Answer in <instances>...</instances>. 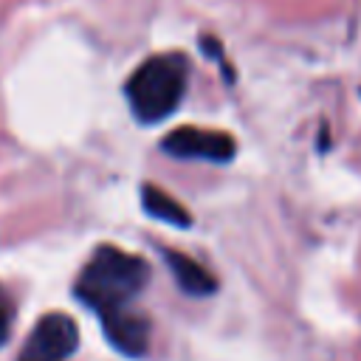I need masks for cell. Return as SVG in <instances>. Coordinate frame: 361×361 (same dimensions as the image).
<instances>
[{
  "mask_svg": "<svg viewBox=\"0 0 361 361\" xmlns=\"http://www.w3.org/2000/svg\"><path fill=\"white\" fill-rule=\"evenodd\" d=\"M149 265L116 245H99L76 279V296L99 313V319L127 310L130 302L144 290Z\"/></svg>",
  "mask_w": 361,
  "mask_h": 361,
  "instance_id": "6da1fadb",
  "label": "cell"
},
{
  "mask_svg": "<svg viewBox=\"0 0 361 361\" xmlns=\"http://www.w3.org/2000/svg\"><path fill=\"white\" fill-rule=\"evenodd\" d=\"M189 59L183 54H155L144 59L127 79L124 96L141 124L164 121L183 99Z\"/></svg>",
  "mask_w": 361,
  "mask_h": 361,
  "instance_id": "7a4b0ae2",
  "label": "cell"
},
{
  "mask_svg": "<svg viewBox=\"0 0 361 361\" xmlns=\"http://www.w3.org/2000/svg\"><path fill=\"white\" fill-rule=\"evenodd\" d=\"M79 347V327L65 313H48L28 336L20 361H65Z\"/></svg>",
  "mask_w": 361,
  "mask_h": 361,
  "instance_id": "3957f363",
  "label": "cell"
},
{
  "mask_svg": "<svg viewBox=\"0 0 361 361\" xmlns=\"http://www.w3.org/2000/svg\"><path fill=\"white\" fill-rule=\"evenodd\" d=\"M161 149L175 158H203L226 164L234 158L237 144L223 130H203V127H178L164 135Z\"/></svg>",
  "mask_w": 361,
  "mask_h": 361,
  "instance_id": "277c9868",
  "label": "cell"
},
{
  "mask_svg": "<svg viewBox=\"0 0 361 361\" xmlns=\"http://www.w3.org/2000/svg\"><path fill=\"white\" fill-rule=\"evenodd\" d=\"M104 324V333L110 338V344L116 350H121L124 355H141L147 350V341H149V322L127 307V310H118V313H110L102 319Z\"/></svg>",
  "mask_w": 361,
  "mask_h": 361,
  "instance_id": "5b68a950",
  "label": "cell"
},
{
  "mask_svg": "<svg viewBox=\"0 0 361 361\" xmlns=\"http://www.w3.org/2000/svg\"><path fill=\"white\" fill-rule=\"evenodd\" d=\"M164 257H166V265H169L178 288L186 290L189 296H209L217 290V279L192 257H186L180 251H164Z\"/></svg>",
  "mask_w": 361,
  "mask_h": 361,
  "instance_id": "8992f818",
  "label": "cell"
},
{
  "mask_svg": "<svg viewBox=\"0 0 361 361\" xmlns=\"http://www.w3.org/2000/svg\"><path fill=\"white\" fill-rule=\"evenodd\" d=\"M141 203H144V212L155 220H164V223H172L180 228L192 226V214L183 209V203H178L172 195H166L164 189H158L152 183L141 186Z\"/></svg>",
  "mask_w": 361,
  "mask_h": 361,
  "instance_id": "52a82bcc",
  "label": "cell"
},
{
  "mask_svg": "<svg viewBox=\"0 0 361 361\" xmlns=\"http://www.w3.org/2000/svg\"><path fill=\"white\" fill-rule=\"evenodd\" d=\"M8 327H11V302L0 288V344L8 338Z\"/></svg>",
  "mask_w": 361,
  "mask_h": 361,
  "instance_id": "ba28073f",
  "label": "cell"
}]
</instances>
